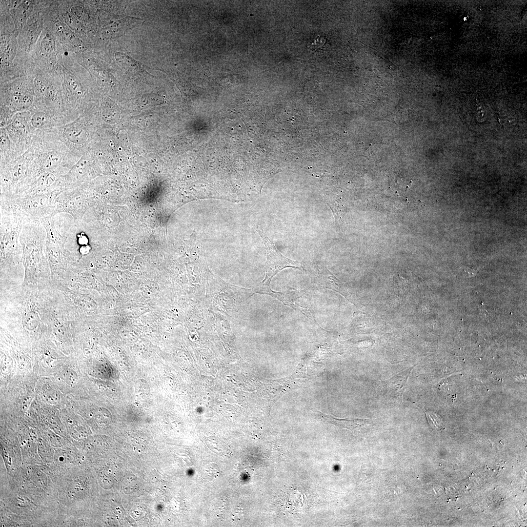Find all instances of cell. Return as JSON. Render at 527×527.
<instances>
[{
  "instance_id": "obj_1",
  "label": "cell",
  "mask_w": 527,
  "mask_h": 527,
  "mask_svg": "<svg viewBox=\"0 0 527 527\" xmlns=\"http://www.w3.org/2000/svg\"><path fill=\"white\" fill-rule=\"evenodd\" d=\"M29 150L39 167V175L50 172L63 176L81 158L49 130L36 132Z\"/></svg>"
},
{
  "instance_id": "obj_2",
  "label": "cell",
  "mask_w": 527,
  "mask_h": 527,
  "mask_svg": "<svg viewBox=\"0 0 527 527\" xmlns=\"http://www.w3.org/2000/svg\"><path fill=\"white\" fill-rule=\"evenodd\" d=\"M39 175V169L28 149L14 161L0 165V188L3 194H24Z\"/></svg>"
},
{
  "instance_id": "obj_3",
  "label": "cell",
  "mask_w": 527,
  "mask_h": 527,
  "mask_svg": "<svg viewBox=\"0 0 527 527\" xmlns=\"http://www.w3.org/2000/svg\"><path fill=\"white\" fill-rule=\"evenodd\" d=\"M86 119L81 113L73 121L51 130L54 135L62 141L74 154L81 157L89 141V130Z\"/></svg>"
},
{
  "instance_id": "obj_4",
  "label": "cell",
  "mask_w": 527,
  "mask_h": 527,
  "mask_svg": "<svg viewBox=\"0 0 527 527\" xmlns=\"http://www.w3.org/2000/svg\"><path fill=\"white\" fill-rule=\"evenodd\" d=\"M0 92V105L14 112L29 110L35 105L34 87L28 82L20 81L3 85Z\"/></svg>"
},
{
  "instance_id": "obj_5",
  "label": "cell",
  "mask_w": 527,
  "mask_h": 527,
  "mask_svg": "<svg viewBox=\"0 0 527 527\" xmlns=\"http://www.w3.org/2000/svg\"><path fill=\"white\" fill-rule=\"evenodd\" d=\"M257 231L263 240L266 249V263L265 265V276L262 282L254 286L255 290L264 288L270 287V282L274 276L283 269L287 267H292L299 269H304L301 263L291 260L282 255L276 248L274 243L261 230Z\"/></svg>"
},
{
  "instance_id": "obj_6",
  "label": "cell",
  "mask_w": 527,
  "mask_h": 527,
  "mask_svg": "<svg viewBox=\"0 0 527 527\" xmlns=\"http://www.w3.org/2000/svg\"><path fill=\"white\" fill-rule=\"evenodd\" d=\"M29 119V110L17 112L4 127L19 157L29 149L35 134Z\"/></svg>"
},
{
  "instance_id": "obj_7",
  "label": "cell",
  "mask_w": 527,
  "mask_h": 527,
  "mask_svg": "<svg viewBox=\"0 0 527 527\" xmlns=\"http://www.w3.org/2000/svg\"><path fill=\"white\" fill-rule=\"evenodd\" d=\"M29 111L30 122L35 132L52 130L73 121L66 114L54 113L34 107Z\"/></svg>"
},
{
  "instance_id": "obj_8",
  "label": "cell",
  "mask_w": 527,
  "mask_h": 527,
  "mask_svg": "<svg viewBox=\"0 0 527 527\" xmlns=\"http://www.w3.org/2000/svg\"><path fill=\"white\" fill-rule=\"evenodd\" d=\"M412 368L413 367H410L382 381V386L388 395L396 397L402 396L407 387V379Z\"/></svg>"
},
{
  "instance_id": "obj_9",
  "label": "cell",
  "mask_w": 527,
  "mask_h": 527,
  "mask_svg": "<svg viewBox=\"0 0 527 527\" xmlns=\"http://www.w3.org/2000/svg\"><path fill=\"white\" fill-rule=\"evenodd\" d=\"M318 277V281L320 285L340 293L349 301L355 304L354 299L348 291L346 284L326 269L324 270V271L320 272Z\"/></svg>"
},
{
  "instance_id": "obj_10",
  "label": "cell",
  "mask_w": 527,
  "mask_h": 527,
  "mask_svg": "<svg viewBox=\"0 0 527 527\" xmlns=\"http://www.w3.org/2000/svg\"><path fill=\"white\" fill-rule=\"evenodd\" d=\"M0 165L15 160L19 156L4 127L0 128Z\"/></svg>"
},
{
  "instance_id": "obj_11",
  "label": "cell",
  "mask_w": 527,
  "mask_h": 527,
  "mask_svg": "<svg viewBox=\"0 0 527 527\" xmlns=\"http://www.w3.org/2000/svg\"><path fill=\"white\" fill-rule=\"evenodd\" d=\"M50 192L40 193L27 195L23 201L25 209L31 212L43 210L49 204Z\"/></svg>"
},
{
  "instance_id": "obj_12",
  "label": "cell",
  "mask_w": 527,
  "mask_h": 527,
  "mask_svg": "<svg viewBox=\"0 0 527 527\" xmlns=\"http://www.w3.org/2000/svg\"><path fill=\"white\" fill-rule=\"evenodd\" d=\"M24 243V256L25 263L29 267L37 265L40 260V252L36 244L33 241L23 240Z\"/></svg>"
},
{
  "instance_id": "obj_13",
  "label": "cell",
  "mask_w": 527,
  "mask_h": 527,
  "mask_svg": "<svg viewBox=\"0 0 527 527\" xmlns=\"http://www.w3.org/2000/svg\"><path fill=\"white\" fill-rule=\"evenodd\" d=\"M425 413L430 427L439 430L443 427V422L440 416L432 411H426Z\"/></svg>"
},
{
  "instance_id": "obj_14",
  "label": "cell",
  "mask_w": 527,
  "mask_h": 527,
  "mask_svg": "<svg viewBox=\"0 0 527 527\" xmlns=\"http://www.w3.org/2000/svg\"><path fill=\"white\" fill-rule=\"evenodd\" d=\"M16 113L8 108L0 105V128L7 126Z\"/></svg>"
},
{
  "instance_id": "obj_15",
  "label": "cell",
  "mask_w": 527,
  "mask_h": 527,
  "mask_svg": "<svg viewBox=\"0 0 527 527\" xmlns=\"http://www.w3.org/2000/svg\"><path fill=\"white\" fill-rule=\"evenodd\" d=\"M40 319L38 313L35 311L30 312L26 316L24 322L25 327L29 330L36 328L39 324Z\"/></svg>"
},
{
  "instance_id": "obj_16",
  "label": "cell",
  "mask_w": 527,
  "mask_h": 527,
  "mask_svg": "<svg viewBox=\"0 0 527 527\" xmlns=\"http://www.w3.org/2000/svg\"><path fill=\"white\" fill-rule=\"evenodd\" d=\"M55 47V43L53 39L46 37L43 39L41 44V50L43 55L51 53Z\"/></svg>"
},
{
  "instance_id": "obj_17",
  "label": "cell",
  "mask_w": 527,
  "mask_h": 527,
  "mask_svg": "<svg viewBox=\"0 0 527 527\" xmlns=\"http://www.w3.org/2000/svg\"><path fill=\"white\" fill-rule=\"evenodd\" d=\"M48 255L49 261L53 264H56L60 259V253L56 247H48Z\"/></svg>"
}]
</instances>
